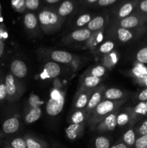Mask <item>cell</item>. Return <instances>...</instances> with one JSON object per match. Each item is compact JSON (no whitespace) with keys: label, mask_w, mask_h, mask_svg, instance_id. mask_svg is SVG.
<instances>
[{"label":"cell","mask_w":147,"mask_h":148,"mask_svg":"<svg viewBox=\"0 0 147 148\" xmlns=\"http://www.w3.org/2000/svg\"><path fill=\"white\" fill-rule=\"evenodd\" d=\"M98 1H99V0H85V1H86V3H88V4H90L97 3Z\"/></svg>","instance_id":"bcb514c9"},{"label":"cell","mask_w":147,"mask_h":148,"mask_svg":"<svg viewBox=\"0 0 147 148\" xmlns=\"http://www.w3.org/2000/svg\"><path fill=\"white\" fill-rule=\"evenodd\" d=\"M136 139V134H135V130L133 126V127H130L128 130H127L125 133L122 134L120 142L125 144L128 148H133Z\"/></svg>","instance_id":"ac0fdd59"},{"label":"cell","mask_w":147,"mask_h":148,"mask_svg":"<svg viewBox=\"0 0 147 148\" xmlns=\"http://www.w3.org/2000/svg\"><path fill=\"white\" fill-rule=\"evenodd\" d=\"M61 67L59 64L55 62H48L45 64L42 72V79H53L60 75Z\"/></svg>","instance_id":"30bf717a"},{"label":"cell","mask_w":147,"mask_h":148,"mask_svg":"<svg viewBox=\"0 0 147 148\" xmlns=\"http://www.w3.org/2000/svg\"><path fill=\"white\" fill-rule=\"evenodd\" d=\"M110 148H128V147H127L125 144H123L122 142L119 141V142H118V143H115V145H113L111 146Z\"/></svg>","instance_id":"7bdbcfd3"},{"label":"cell","mask_w":147,"mask_h":148,"mask_svg":"<svg viewBox=\"0 0 147 148\" xmlns=\"http://www.w3.org/2000/svg\"><path fill=\"white\" fill-rule=\"evenodd\" d=\"M136 124L133 116L131 108H127L123 111H120L118 113L117 116V126L119 127H125V126H130L133 127Z\"/></svg>","instance_id":"8fae6325"},{"label":"cell","mask_w":147,"mask_h":148,"mask_svg":"<svg viewBox=\"0 0 147 148\" xmlns=\"http://www.w3.org/2000/svg\"><path fill=\"white\" fill-rule=\"evenodd\" d=\"M50 58L56 63L69 64L73 59V56L65 51L56 50L50 53Z\"/></svg>","instance_id":"e0dca14e"},{"label":"cell","mask_w":147,"mask_h":148,"mask_svg":"<svg viewBox=\"0 0 147 148\" xmlns=\"http://www.w3.org/2000/svg\"><path fill=\"white\" fill-rule=\"evenodd\" d=\"M137 83L141 87H146L147 88V78H142V79H135Z\"/></svg>","instance_id":"b9f144b4"},{"label":"cell","mask_w":147,"mask_h":148,"mask_svg":"<svg viewBox=\"0 0 147 148\" xmlns=\"http://www.w3.org/2000/svg\"><path fill=\"white\" fill-rule=\"evenodd\" d=\"M117 1L118 0H99L97 3V5L99 6V7H107V6L113 4Z\"/></svg>","instance_id":"60d3db41"},{"label":"cell","mask_w":147,"mask_h":148,"mask_svg":"<svg viewBox=\"0 0 147 148\" xmlns=\"http://www.w3.org/2000/svg\"><path fill=\"white\" fill-rule=\"evenodd\" d=\"M40 1L39 0H25L26 8L30 10H35L38 8Z\"/></svg>","instance_id":"74e56055"},{"label":"cell","mask_w":147,"mask_h":148,"mask_svg":"<svg viewBox=\"0 0 147 148\" xmlns=\"http://www.w3.org/2000/svg\"><path fill=\"white\" fill-rule=\"evenodd\" d=\"M4 145L11 148H27V145L24 137H16L9 140Z\"/></svg>","instance_id":"f1b7e54d"},{"label":"cell","mask_w":147,"mask_h":148,"mask_svg":"<svg viewBox=\"0 0 147 148\" xmlns=\"http://www.w3.org/2000/svg\"><path fill=\"white\" fill-rule=\"evenodd\" d=\"M88 119V116L84 110H76L71 116V124H83Z\"/></svg>","instance_id":"484cf974"},{"label":"cell","mask_w":147,"mask_h":148,"mask_svg":"<svg viewBox=\"0 0 147 148\" xmlns=\"http://www.w3.org/2000/svg\"><path fill=\"white\" fill-rule=\"evenodd\" d=\"M10 70L12 74L19 79H22L27 74V67L25 63L19 59H16L12 62Z\"/></svg>","instance_id":"4fadbf2b"},{"label":"cell","mask_w":147,"mask_h":148,"mask_svg":"<svg viewBox=\"0 0 147 148\" xmlns=\"http://www.w3.org/2000/svg\"><path fill=\"white\" fill-rule=\"evenodd\" d=\"M20 121L17 117H11L4 121L2 124V131L6 134L16 133L20 128Z\"/></svg>","instance_id":"5bb4252c"},{"label":"cell","mask_w":147,"mask_h":148,"mask_svg":"<svg viewBox=\"0 0 147 148\" xmlns=\"http://www.w3.org/2000/svg\"><path fill=\"white\" fill-rule=\"evenodd\" d=\"M133 148H147V134L138 137Z\"/></svg>","instance_id":"8d00e7d4"},{"label":"cell","mask_w":147,"mask_h":148,"mask_svg":"<svg viewBox=\"0 0 147 148\" xmlns=\"http://www.w3.org/2000/svg\"><path fill=\"white\" fill-rule=\"evenodd\" d=\"M144 104H145V108H146V117H147V101H144Z\"/></svg>","instance_id":"7dc6e473"},{"label":"cell","mask_w":147,"mask_h":148,"mask_svg":"<svg viewBox=\"0 0 147 148\" xmlns=\"http://www.w3.org/2000/svg\"><path fill=\"white\" fill-rule=\"evenodd\" d=\"M114 47H115V43L110 40H108L101 45L99 47V51L102 53H108L112 51Z\"/></svg>","instance_id":"e575fe53"},{"label":"cell","mask_w":147,"mask_h":148,"mask_svg":"<svg viewBox=\"0 0 147 148\" xmlns=\"http://www.w3.org/2000/svg\"><path fill=\"white\" fill-rule=\"evenodd\" d=\"M132 74L135 79L147 78V67L143 66H137L132 70Z\"/></svg>","instance_id":"4dcf8cb0"},{"label":"cell","mask_w":147,"mask_h":148,"mask_svg":"<svg viewBox=\"0 0 147 148\" xmlns=\"http://www.w3.org/2000/svg\"><path fill=\"white\" fill-rule=\"evenodd\" d=\"M105 23V17L103 16H96L91 20L87 24V29L90 31H97L102 28Z\"/></svg>","instance_id":"603a6c76"},{"label":"cell","mask_w":147,"mask_h":148,"mask_svg":"<svg viewBox=\"0 0 147 148\" xmlns=\"http://www.w3.org/2000/svg\"><path fill=\"white\" fill-rule=\"evenodd\" d=\"M92 19V14H84L79 16L76 20V25L78 27H83L84 25H87L88 23L91 21Z\"/></svg>","instance_id":"836d02e7"},{"label":"cell","mask_w":147,"mask_h":148,"mask_svg":"<svg viewBox=\"0 0 147 148\" xmlns=\"http://www.w3.org/2000/svg\"><path fill=\"white\" fill-rule=\"evenodd\" d=\"M84 123L83 124H71L66 129V137L70 140H75L82 135Z\"/></svg>","instance_id":"9a60e30c"},{"label":"cell","mask_w":147,"mask_h":148,"mask_svg":"<svg viewBox=\"0 0 147 148\" xmlns=\"http://www.w3.org/2000/svg\"><path fill=\"white\" fill-rule=\"evenodd\" d=\"M27 148H47V144L43 140L33 136L25 135L24 137Z\"/></svg>","instance_id":"44dd1931"},{"label":"cell","mask_w":147,"mask_h":148,"mask_svg":"<svg viewBox=\"0 0 147 148\" xmlns=\"http://www.w3.org/2000/svg\"><path fill=\"white\" fill-rule=\"evenodd\" d=\"M136 100L139 102H144L147 101V88L141 90L139 93L137 95Z\"/></svg>","instance_id":"ab89813d"},{"label":"cell","mask_w":147,"mask_h":148,"mask_svg":"<svg viewBox=\"0 0 147 148\" xmlns=\"http://www.w3.org/2000/svg\"><path fill=\"white\" fill-rule=\"evenodd\" d=\"M3 148H11V147H7V146H5V145H4V147H3Z\"/></svg>","instance_id":"c3c4849f"},{"label":"cell","mask_w":147,"mask_h":148,"mask_svg":"<svg viewBox=\"0 0 147 148\" xmlns=\"http://www.w3.org/2000/svg\"><path fill=\"white\" fill-rule=\"evenodd\" d=\"M94 89H85L81 88L74 101V107L77 110H84Z\"/></svg>","instance_id":"9c48e42d"},{"label":"cell","mask_w":147,"mask_h":148,"mask_svg":"<svg viewBox=\"0 0 147 148\" xmlns=\"http://www.w3.org/2000/svg\"><path fill=\"white\" fill-rule=\"evenodd\" d=\"M135 58L139 63L142 64H147V46L138 50L135 55Z\"/></svg>","instance_id":"1f68e13d"},{"label":"cell","mask_w":147,"mask_h":148,"mask_svg":"<svg viewBox=\"0 0 147 148\" xmlns=\"http://www.w3.org/2000/svg\"><path fill=\"white\" fill-rule=\"evenodd\" d=\"M47 148H48V147H47Z\"/></svg>","instance_id":"816d5d0a"},{"label":"cell","mask_w":147,"mask_h":148,"mask_svg":"<svg viewBox=\"0 0 147 148\" xmlns=\"http://www.w3.org/2000/svg\"><path fill=\"white\" fill-rule=\"evenodd\" d=\"M92 36V33L87 28L79 29L74 30L71 33V38L72 40L77 42H82L88 40Z\"/></svg>","instance_id":"d6986e66"},{"label":"cell","mask_w":147,"mask_h":148,"mask_svg":"<svg viewBox=\"0 0 147 148\" xmlns=\"http://www.w3.org/2000/svg\"><path fill=\"white\" fill-rule=\"evenodd\" d=\"M146 30V28L139 29V30H128L119 27L117 30V35L120 41L122 43H127L133 40L135 38L144 34Z\"/></svg>","instance_id":"ba28073f"},{"label":"cell","mask_w":147,"mask_h":148,"mask_svg":"<svg viewBox=\"0 0 147 148\" xmlns=\"http://www.w3.org/2000/svg\"><path fill=\"white\" fill-rule=\"evenodd\" d=\"M133 12L146 17L147 20V0H138Z\"/></svg>","instance_id":"f546056e"},{"label":"cell","mask_w":147,"mask_h":148,"mask_svg":"<svg viewBox=\"0 0 147 148\" xmlns=\"http://www.w3.org/2000/svg\"><path fill=\"white\" fill-rule=\"evenodd\" d=\"M74 9V5L73 2L71 0H65L59 6L57 14L60 17H66L73 12Z\"/></svg>","instance_id":"ffe728a7"},{"label":"cell","mask_w":147,"mask_h":148,"mask_svg":"<svg viewBox=\"0 0 147 148\" xmlns=\"http://www.w3.org/2000/svg\"><path fill=\"white\" fill-rule=\"evenodd\" d=\"M4 51V40H3V39L0 37V58H1V56H3Z\"/></svg>","instance_id":"ee69618b"},{"label":"cell","mask_w":147,"mask_h":148,"mask_svg":"<svg viewBox=\"0 0 147 148\" xmlns=\"http://www.w3.org/2000/svg\"><path fill=\"white\" fill-rule=\"evenodd\" d=\"M125 100L122 101H108L103 100L98 104L97 106L94 109L88 116V122L92 125H96L100 122L104 118L108 116L112 113L120 109V107L124 103Z\"/></svg>","instance_id":"6da1fadb"},{"label":"cell","mask_w":147,"mask_h":148,"mask_svg":"<svg viewBox=\"0 0 147 148\" xmlns=\"http://www.w3.org/2000/svg\"><path fill=\"white\" fill-rule=\"evenodd\" d=\"M105 73V66H102V65H97V66H95L92 68L89 72V75L91 76L101 78L102 76H104Z\"/></svg>","instance_id":"d6a6232c"},{"label":"cell","mask_w":147,"mask_h":148,"mask_svg":"<svg viewBox=\"0 0 147 148\" xmlns=\"http://www.w3.org/2000/svg\"><path fill=\"white\" fill-rule=\"evenodd\" d=\"M1 134H0V144H1Z\"/></svg>","instance_id":"681fc988"},{"label":"cell","mask_w":147,"mask_h":148,"mask_svg":"<svg viewBox=\"0 0 147 148\" xmlns=\"http://www.w3.org/2000/svg\"><path fill=\"white\" fill-rule=\"evenodd\" d=\"M12 6L17 12H23L25 10V0H12Z\"/></svg>","instance_id":"d590c367"},{"label":"cell","mask_w":147,"mask_h":148,"mask_svg":"<svg viewBox=\"0 0 147 148\" xmlns=\"http://www.w3.org/2000/svg\"><path fill=\"white\" fill-rule=\"evenodd\" d=\"M146 18L136 13L133 12L131 15L119 20L118 25L120 27L128 30H139L146 28Z\"/></svg>","instance_id":"3957f363"},{"label":"cell","mask_w":147,"mask_h":148,"mask_svg":"<svg viewBox=\"0 0 147 148\" xmlns=\"http://www.w3.org/2000/svg\"><path fill=\"white\" fill-rule=\"evenodd\" d=\"M105 88L99 87V88H95L89 98L88 103L85 108L84 111L89 116L91 113L94 111L95 108L98 106L99 103L102 102L104 100V92H105Z\"/></svg>","instance_id":"52a82bcc"},{"label":"cell","mask_w":147,"mask_h":148,"mask_svg":"<svg viewBox=\"0 0 147 148\" xmlns=\"http://www.w3.org/2000/svg\"><path fill=\"white\" fill-rule=\"evenodd\" d=\"M61 18L57 13L47 9L43 10L38 14L39 23L44 30L57 28L61 23Z\"/></svg>","instance_id":"7a4b0ae2"},{"label":"cell","mask_w":147,"mask_h":148,"mask_svg":"<svg viewBox=\"0 0 147 148\" xmlns=\"http://www.w3.org/2000/svg\"><path fill=\"white\" fill-rule=\"evenodd\" d=\"M133 127L137 138L143 135H145V134H147V118L138 121L133 126Z\"/></svg>","instance_id":"4316f807"},{"label":"cell","mask_w":147,"mask_h":148,"mask_svg":"<svg viewBox=\"0 0 147 148\" xmlns=\"http://www.w3.org/2000/svg\"><path fill=\"white\" fill-rule=\"evenodd\" d=\"M101 80H102L101 78L91 76V75H86L82 81L81 88L85 89H95L100 83Z\"/></svg>","instance_id":"7402d4cb"},{"label":"cell","mask_w":147,"mask_h":148,"mask_svg":"<svg viewBox=\"0 0 147 148\" xmlns=\"http://www.w3.org/2000/svg\"><path fill=\"white\" fill-rule=\"evenodd\" d=\"M41 115V108H39V107H34L27 112V114L25 116V118H24V120H25V122L27 124H32V123L37 121L40 118Z\"/></svg>","instance_id":"cb8c5ba5"},{"label":"cell","mask_w":147,"mask_h":148,"mask_svg":"<svg viewBox=\"0 0 147 148\" xmlns=\"http://www.w3.org/2000/svg\"><path fill=\"white\" fill-rule=\"evenodd\" d=\"M111 142L109 138L105 136H99L95 139L94 147L95 148H110Z\"/></svg>","instance_id":"83f0119b"},{"label":"cell","mask_w":147,"mask_h":148,"mask_svg":"<svg viewBox=\"0 0 147 148\" xmlns=\"http://www.w3.org/2000/svg\"><path fill=\"white\" fill-rule=\"evenodd\" d=\"M138 2V0H130L123 3L117 12V17L118 20H121L131 15L135 10Z\"/></svg>","instance_id":"7c38bea8"},{"label":"cell","mask_w":147,"mask_h":148,"mask_svg":"<svg viewBox=\"0 0 147 148\" xmlns=\"http://www.w3.org/2000/svg\"><path fill=\"white\" fill-rule=\"evenodd\" d=\"M24 25L27 30H33L37 25V18L33 13L28 12L24 17Z\"/></svg>","instance_id":"d4e9b609"},{"label":"cell","mask_w":147,"mask_h":148,"mask_svg":"<svg viewBox=\"0 0 147 148\" xmlns=\"http://www.w3.org/2000/svg\"><path fill=\"white\" fill-rule=\"evenodd\" d=\"M48 4H56V3L59 2L60 0H45Z\"/></svg>","instance_id":"f6af8a7d"},{"label":"cell","mask_w":147,"mask_h":148,"mask_svg":"<svg viewBox=\"0 0 147 148\" xmlns=\"http://www.w3.org/2000/svg\"><path fill=\"white\" fill-rule=\"evenodd\" d=\"M64 96L59 95L58 97H52L46 105V112L50 116H56L63 111L64 106Z\"/></svg>","instance_id":"8992f818"},{"label":"cell","mask_w":147,"mask_h":148,"mask_svg":"<svg viewBox=\"0 0 147 148\" xmlns=\"http://www.w3.org/2000/svg\"><path fill=\"white\" fill-rule=\"evenodd\" d=\"M119 112L120 109L117 110L116 111L104 118L100 122L97 124L95 125V129L97 131L105 132H111L115 130L117 127V116Z\"/></svg>","instance_id":"5b68a950"},{"label":"cell","mask_w":147,"mask_h":148,"mask_svg":"<svg viewBox=\"0 0 147 148\" xmlns=\"http://www.w3.org/2000/svg\"><path fill=\"white\" fill-rule=\"evenodd\" d=\"M6 88H7V100L10 102H13L19 98L21 95V89L18 81L12 73L6 75L4 79Z\"/></svg>","instance_id":"277c9868"},{"label":"cell","mask_w":147,"mask_h":148,"mask_svg":"<svg viewBox=\"0 0 147 148\" xmlns=\"http://www.w3.org/2000/svg\"><path fill=\"white\" fill-rule=\"evenodd\" d=\"M127 92L115 88H108L104 92V100L108 101H122L125 100Z\"/></svg>","instance_id":"2e32d148"},{"label":"cell","mask_w":147,"mask_h":148,"mask_svg":"<svg viewBox=\"0 0 147 148\" xmlns=\"http://www.w3.org/2000/svg\"><path fill=\"white\" fill-rule=\"evenodd\" d=\"M146 25H147V20H146Z\"/></svg>","instance_id":"f907efd6"},{"label":"cell","mask_w":147,"mask_h":148,"mask_svg":"<svg viewBox=\"0 0 147 148\" xmlns=\"http://www.w3.org/2000/svg\"><path fill=\"white\" fill-rule=\"evenodd\" d=\"M7 99V88L4 81L0 80V101Z\"/></svg>","instance_id":"f35d334b"}]
</instances>
